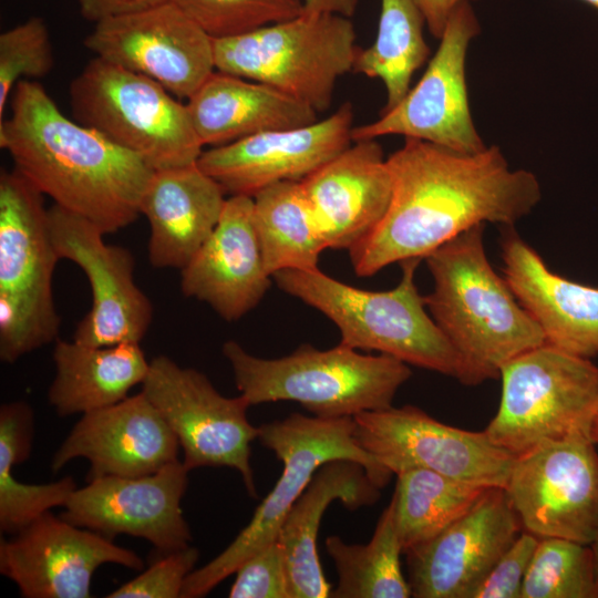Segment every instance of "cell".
<instances>
[{"label": "cell", "instance_id": "cell-1", "mask_svg": "<svg viewBox=\"0 0 598 598\" xmlns=\"http://www.w3.org/2000/svg\"><path fill=\"white\" fill-rule=\"evenodd\" d=\"M389 207L378 226L349 249L357 276L430 252L470 228L513 227L542 198L537 177L512 169L499 147L461 153L416 138L386 158Z\"/></svg>", "mask_w": 598, "mask_h": 598}, {"label": "cell", "instance_id": "cell-2", "mask_svg": "<svg viewBox=\"0 0 598 598\" xmlns=\"http://www.w3.org/2000/svg\"><path fill=\"white\" fill-rule=\"evenodd\" d=\"M0 120V147L38 190L104 234L133 224L154 172L142 158L66 117L37 81H20Z\"/></svg>", "mask_w": 598, "mask_h": 598}, {"label": "cell", "instance_id": "cell-3", "mask_svg": "<svg viewBox=\"0 0 598 598\" xmlns=\"http://www.w3.org/2000/svg\"><path fill=\"white\" fill-rule=\"evenodd\" d=\"M483 233L484 224L474 226L424 258L433 278L425 306L455 349L457 380L465 385L498 379L508 361L546 343L506 279L493 269Z\"/></svg>", "mask_w": 598, "mask_h": 598}, {"label": "cell", "instance_id": "cell-4", "mask_svg": "<svg viewBox=\"0 0 598 598\" xmlns=\"http://www.w3.org/2000/svg\"><path fill=\"white\" fill-rule=\"evenodd\" d=\"M421 260L400 262L401 280L386 291L349 286L319 268L281 270L272 279L283 292L329 318L340 331L341 343L457 379L458 355L427 311L415 282Z\"/></svg>", "mask_w": 598, "mask_h": 598}, {"label": "cell", "instance_id": "cell-5", "mask_svg": "<svg viewBox=\"0 0 598 598\" xmlns=\"http://www.w3.org/2000/svg\"><path fill=\"white\" fill-rule=\"evenodd\" d=\"M223 354L250 405L293 401L320 417L388 409L412 375L409 364L393 357L362 354L341 342L328 350L305 343L288 355L265 359L229 340Z\"/></svg>", "mask_w": 598, "mask_h": 598}, {"label": "cell", "instance_id": "cell-6", "mask_svg": "<svg viewBox=\"0 0 598 598\" xmlns=\"http://www.w3.org/2000/svg\"><path fill=\"white\" fill-rule=\"evenodd\" d=\"M354 430L353 417L299 413L258 426L257 440L282 463V473L235 539L214 559L187 576L181 598L206 596L235 574L250 555L275 540L289 509L321 465L336 460L355 462L364 467L377 486L383 488L393 474L358 444Z\"/></svg>", "mask_w": 598, "mask_h": 598}, {"label": "cell", "instance_id": "cell-7", "mask_svg": "<svg viewBox=\"0 0 598 598\" xmlns=\"http://www.w3.org/2000/svg\"><path fill=\"white\" fill-rule=\"evenodd\" d=\"M60 260L43 194L20 172L0 174V359L14 363L59 339L52 277Z\"/></svg>", "mask_w": 598, "mask_h": 598}, {"label": "cell", "instance_id": "cell-8", "mask_svg": "<svg viewBox=\"0 0 598 598\" xmlns=\"http://www.w3.org/2000/svg\"><path fill=\"white\" fill-rule=\"evenodd\" d=\"M499 378L498 410L484 430L495 445L517 457L564 440L594 441L598 367L590 359L544 343L508 361Z\"/></svg>", "mask_w": 598, "mask_h": 598}, {"label": "cell", "instance_id": "cell-9", "mask_svg": "<svg viewBox=\"0 0 598 598\" xmlns=\"http://www.w3.org/2000/svg\"><path fill=\"white\" fill-rule=\"evenodd\" d=\"M76 122L152 169L197 163L203 153L186 103L156 81L94 56L70 85Z\"/></svg>", "mask_w": 598, "mask_h": 598}, {"label": "cell", "instance_id": "cell-10", "mask_svg": "<svg viewBox=\"0 0 598 598\" xmlns=\"http://www.w3.org/2000/svg\"><path fill=\"white\" fill-rule=\"evenodd\" d=\"M349 18L309 13L256 30L214 39L215 69L270 85L326 111L340 78L359 53Z\"/></svg>", "mask_w": 598, "mask_h": 598}, {"label": "cell", "instance_id": "cell-11", "mask_svg": "<svg viewBox=\"0 0 598 598\" xmlns=\"http://www.w3.org/2000/svg\"><path fill=\"white\" fill-rule=\"evenodd\" d=\"M142 392L177 437L189 472L206 466L234 468L249 495L257 496L250 453L258 427L248 421L251 405L241 394H220L203 372L166 355L150 361Z\"/></svg>", "mask_w": 598, "mask_h": 598}, {"label": "cell", "instance_id": "cell-12", "mask_svg": "<svg viewBox=\"0 0 598 598\" xmlns=\"http://www.w3.org/2000/svg\"><path fill=\"white\" fill-rule=\"evenodd\" d=\"M480 31L471 1L460 2L419 82L378 120L353 126L352 141L402 135L461 153L483 151L486 146L473 123L465 78L467 49Z\"/></svg>", "mask_w": 598, "mask_h": 598}, {"label": "cell", "instance_id": "cell-13", "mask_svg": "<svg viewBox=\"0 0 598 598\" xmlns=\"http://www.w3.org/2000/svg\"><path fill=\"white\" fill-rule=\"evenodd\" d=\"M358 444L393 475L425 468L489 487H505L515 456L483 432L442 423L415 405L355 415Z\"/></svg>", "mask_w": 598, "mask_h": 598}, {"label": "cell", "instance_id": "cell-14", "mask_svg": "<svg viewBox=\"0 0 598 598\" xmlns=\"http://www.w3.org/2000/svg\"><path fill=\"white\" fill-rule=\"evenodd\" d=\"M523 530L590 545L598 532V452L590 439L544 444L515 457L504 487Z\"/></svg>", "mask_w": 598, "mask_h": 598}, {"label": "cell", "instance_id": "cell-15", "mask_svg": "<svg viewBox=\"0 0 598 598\" xmlns=\"http://www.w3.org/2000/svg\"><path fill=\"white\" fill-rule=\"evenodd\" d=\"M48 219L59 258L78 265L91 287L92 305L73 340L95 347L140 343L151 326L153 305L135 283L132 252L105 243L95 224L59 205L48 208Z\"/></svg>", "mask_w": 598, "mask_h": 598}, {"label": "cell", "instance_id": "cell-16", "mask_svg": "<svg viewBox=\"0 0 598 598\" xmlns=\"http://www.w3.org/2000/svg\"><path fill=\"white\" fill-rule=\"evenodd\" d=\"M85 47L188 99L215 71L214 38L171 0L94 23Z\"/></svg>", "mask_w": 598, "mask_h": 598}, {"label": "cell", "instance_id": "cell-17", "mask_svg": "<svg viewBox=\"0 0 598 598\" xmlns=\"http://www.w3.org/2000/svg\"><path fill=\"white\" fill-rule=\"evenodd\" d=\"M104 564L133 570L144 565L133 550L51 511L0 542V573L24 598H89L93 575Z\"/></svg>", "mask_w": 598, "mask_h": 598}, {"label": "cell", "instance_id": "cell-18", "mask_svg": "<svg viewBox=\"0 0 598 598\" xmlns=\"http://www.w3.org/2000/svg\"><path fill=\"white\" fill-rule=\"evenodd\" d=\"M189 471L182 461L137 477L104 476L78 487L60 516L110 539L130 535L150 542L159 555L190 545L182 499Z\"/></svg>", "mask_w": 598, "mask_h": 598}, {"label": "cell", "instance_id": "cell-19", "mask_svg": "<svg viewBox=\"0 0 598 598\" xmlns=\"http://www.w3.org/2000/svg\"><path fill=\"white\" fill-rule=\"evenodd\" d=\"M523 527L504 487H491L465 515L406 555L414 598H471Z\"/></svg>", "mask_w": 598, "mask_h": 598}, {"label": "cell", "instance_id": "cell-20", "mask_svg": "<svg viewBox=\"0 0 598 598\" xmlns=\"http://www.w3.org/2000/svg\"><path fill=\"white\" fill-rule=\"evenodd\" d=\"M353 109L342 104L323 120L261 132L203 151L197 164L229 196L252 197L283 181L300 182L352 143Z\"/></svg>", "mask_w": 598, "mask_h": 598}, {"label": "cell", "instance_id": "cell-21", "mask_svg": "<svg viewBox=\"0 0 598 598\" xmlns=\"http://www.w3.org/2000/svg\"><path fill=\"white\" fill-rule=\"evenodd\" d=\"M179 443L166 421L141 391L82 414L51 461L56 473L72 460L89 461L87 481L104 476L137 477L179 461Z\"/></svg>", "mask_w": 598, "mask_h": 598}, {"label": "cell", "instance_id": "cell-22", "mask_svg": "<svg viewBox=\"0 0 598 598\" xmlns=\"http://www.w3.org/2000/svg\"><path fill=\"white\" fill-rule=\"evenodd\" d=\"M181 271L183 295L209 305L224 320H238L260 302L272 277L264 266L252 197L226 199L213 233Z\"/></svg>", "mask_w": 598, "mask_h": 598}, {"label": "cell", "instance_id": "cell-23", "mask_svg": "<svg viewBox=\"0 0 598 598\" xmlns=\"http://www.w3.org/2000/svg\"><path fill=\"white\" fill-rule=\"evenodd\" d=\"M300 181L327 248L349 250L383 218L392 177L377 140L352 141Z\"/></svg>", "mask_w": 598, "mask_h": 598}, {"label": "cell", "instance_id": "cell-24", "mask_svg": "<svg viewBox=\"0 0 598 598\" xmlns=\"http://www.w3.org/2000/svg\"><path fill=\"white\" fill-rule=\"evenodd\" d=\"M501 237L504 278L546 343L575 355L598 354V288L553 272L513 227Z\"/></svg>", "mask_w": 598, "mask_h": 598}, {"label": "cell", "instance_id": "cell-25", "mask_svg": "<svg viewBox=\"0 0 598 598\" xmlns=\"http://www.w3.org/2000/svg\"><path fill=\"white\" fill-rule=\"evenodd\" d=\"M225 195L197 163L154 171L140 206L151 227L152 266L184 268L218 224Z\"/></svg>", "mask_w": 598, "mask_h": 598}, {"label": "cell", "instance_id": "cell-26", "mask_svg": "<svg viewBox=\"0 0 598 598\" xmlns=\"http://www.w3.org/2000/svg\"><path fill=\"white\" fill-rule=\"evenodd\" d=\"M380 487L355 462L336 460L321 465L282 520L276 539L286 564L290 598H327L331 585L322 571L317 538L322 516L338 499L349 509L371 506Z\"/></svg>", "mask_w": 598, "mask_h": 598}, {"label": "cell", "instance_id": "cell-27", "mask_svg": "<svg viewBox=\"0 0 598 598\" xmlns=\"http://www.w3.org/2000/svg\"><path fill=\"white\" fill-rule=\"evenodd\" d=\"M186 106L200 143L210 147L318 120V112L295 97L220 71L208 76L187 99Z\"/></svg>", "mask_w": 598, "mask_h": 598}, {"label": "cell", "instance_id": "cell-28", "mask_svg": "<svg viewBox=\"0 0 598 598\" xmlns=\"http://www.w3.org/2000/svg\"><path fill=\"white\" fill-rule=\"evenodd\" d=\"M48 401L61 416L84 414L127 398L145 380L150 361L140 343L95 347L58 339Z\"/></svg>", "mask_w": 598, "mask_h": 598}, {"label": "cell", "instance_id": "cell-29", "mask_svg": "<svg viewBox=\"0 0 598 598\" xmlns=\"http://www.w3.org/2000/svg\"><path fill=\"white\" fill-rule=\"evenodd\" d=\"M252 217L269 276L318 268L327 245L300 182L283 181L256 193Z\"/></svg>", "mask_w": 598, "mask_h": 598}, {"label": "cell", "instance_id": "cell-30", "mask_svg": "<svg viewBox=\"0 0 598 598\" xmlns=\"http://www.w3.org/2000/svg\"><path fill=\"white\" fill-rule=\"evenodd\" d=\"M34 413L20 403L0 409V530L13 535L54 507L64 506L78 488L72 476L47 484H27L13 475V467L32 452Z\"/></svg>", "mask_w": 598, "mask_h": 598}, {"label": "cell", "instance_id": "cell-31", "mask_svg": "<svg viewBox=\"0 0 598 598\" xmlns=\"http://www.w3.org/2000/svg\"><path fill=\"white\" fill-rule=\"evenodd\" d=\"M395 476L391 504L403 554L439 535L491 488L425 468L404 470Z\"/></svg>", "mask_w": 598, "mask_h": 598}, {"label": "cell", "instance_id": "cell-32", "mask_svg": "<svg viewBox=\"0 0 598 598\" xmlns=\"http://www.w3.org/2000/svg\"><path fill=\"white\" fill-rule=\"evenodd\" d=\"M424 16L416 0H381L374 42L360 50L353 70L382 81L386 101L382 112L399 104L411 89L413 74L430 54Z\"/></svg>", "mask_w": 598, "mask_h": 598}, {"label": "cell", "instance_id": "cell-33", "mask_svg": "<svg viewBox=\"0 0 598 598\" xmlns=\"http://www.w3.org/2000/svg\"><path fill=\"white\" fill-rule=\"evenodd\" d=\"M326 548L337 573L333 598H409L408 579L401 567L403 549L396 533L393 506L382 512L368 544H347L338 536H329Z\"/></svg>", "mask_w": 598, "mask_h": 598}, {"label": "cell", "instance_id": "cell-34", "mask_svg": "<svg viewBox=\"0 0 598 598\" xmlns=\"http://www.w3.org/2000/svg\"><path fill=\"white\" fill-rule=\"evenodd\" d=\"M520 598H598L590 546L558 537L539 538Z\"/></svg>", "mask_w": 598, "mask_h": 598}, {"label": "cell", "instance_id": "cell-35", "mask_svg": "<svg viewBox=\"0 0 598 598\" xmlns=\"http://www.w3.org/2000/svg\"><path fill=\"white\" fill-rule=\"evenodd\" d=\"M212 38L243 34L303 13L302 0H171Z\"/></svg>", "mask_w": 598, "mask_h": 598}, {"label": "cell", "instance_id": "cell-36", "mask_svg": "<svg viewBox=\"0 0 598 598\" xmlns=\"http://www.w3.org/2000/svg\"><path fill=\"white\" fill-rule=\"evenodd\" d=\"M53 64L49 30L41 18L31 17L0 34V120L16 85L45 76Z\"/></svg>", "mask_w": 598, "mask_h": 598}, {"label": "cell", "instance_id": "cell-37", "mask_svg": "<svg viewBox=\"0 0 598 598\" xmlns=\"http://www.w3.org/2000/svg\"><path fill=\"white\" fill-rule=\"evenodd\" d=\"M199 557L196 547L187 546L161 555L132 580L111 591L109 598H178L187 576Z\"/></svg>", "mask_w": 598, "mask_h": 598}, {"label": "cell", "instance_id": "cell-38", "mask_svg": "<svg viewBox=\"0 0 598 598\" xmlns=\"http://www.w3.org/2000/svg\"><path fill=\"white\" fill-rule=\"evenodd\" d=\"M235 575L230 598H290L285 558L277 539L250 555Z\"/></svg>", "mask_w": 598, "mask_h": 598}, {"label": "cell", "instance_id": "cell-39", "mask_svg": "<svg viewBox=\"0 0 598 598\" xmlns=\"http://www.w3.org/2000/svg\"><path fill=\"white\" fill-rule=\"evenodd\" d=\"M539 537L522 530L478 584L471 598H520Z\"/></svg>", "mask_w": 598, "mask_h": 598}, {"label": "cell", "instance_id": "cell-40", "mask_svg": "<svg viewBox=\"0 0 598 598\" xmlns=\"http://www.w3.org/2000/svg\"><path fill=\"white\" fill-rule=\"evenodd\" d=\"M169 0H79L82 16L96 23L106 18L145 10Z\"/></svg>", "mask_w": 598, "mask_h": 598}, {"label": "cell", "instance_id": "cell-41", "mask_svg": "<svg viewBox=\"0 0 598 598\" xmlns=\"http://www.w3.org/2000/svg\"><path fill=\"white\" fill-rule=\"evenodd\" d=\"M462 1L474 0H416L429 31L437 39L442 37L451 12Z\"/></svg>", "mask_w": 598, "mask_h": 598}, {"label": "cell", "instance_id": "cell-42", "mask_svg": "<svg viewBox=\"0 0 598 598\" xmlns=\"http://www.w3.org/2000/svg\"><path fill=\"white\" fill-rule=\"evenodd\" d=\"M303 12L309 13H334L350 18L358 6L359 0H302Z\"/></svg>", "mask_w": 598, "mask_h": 598}, {"label": "cell", "instance_id": "cell-43", "mask_svg": "<svg viewBox=\"0 0 598 598\" xmlns=\"http://www.w3.org/2000/svg\"><path fill=\"white\" fill-rule=\"evenodd\" d=\"M590 548L592 551L594 563H595V569H596V576L598 581V532L596 533L592 542L590 543Z\"/></svg>", "mask_w": 598, "mask_h": 598}, {"label": "cell", "instance_id": "cell-44", "mask_svg": "<svg viewBox=\"0 0 598 598\" xmlns=\"http://www.w3.org/2000/svg\"><path fill=\"white\" fill-rule=\"evenodd\" d=\"M581 1L595 8L596 10H598V0H581Z\"/></svg>", "mask_w": 598, "mask_h": 598}, {"label": "cell", "instance_id": "cell-45", "mask_svg": "<svg viewBox=\"0 0 598 598\" xmlns=\"http://www.w3.org/2000/svg\"><path fill=\"white\" fill-rule=\"evenodd\" d=\"M594 441L596 444H598V419H597L595 430H594Z\"/></svg>", "mask_w": 598, "mask_h": 598}]
</instances>
